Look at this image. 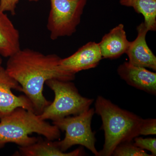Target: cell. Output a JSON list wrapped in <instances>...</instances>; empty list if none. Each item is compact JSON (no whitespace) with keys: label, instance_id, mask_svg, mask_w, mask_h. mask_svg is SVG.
I'll list each match as a JSON object with an SVG mask.
<instances>
[{"label":"cell","instance_id":"2","mask_svg":"<svg viewBox=\"0 0 156 156\" xmlns=\"http://www.w3.org/2000/svg\"><path fill=\"white\" fill-rule=\"evenodd\" d=\"M95 112L102 120L105 132L103 148L98 156H111L120 144L132 141L140 135L144 119L133 113L120 108L110 100L98 96Z\"/></svg>","mask_w":156,"mask_h":156},{"label":"cell","instance_id":"15","mask_svg":"<svg viewBox=\"0 0 156 156\" xmlns=\"http://www.w3.org/2000/svg\"><path fill=\"white\" fill-rule=\"evenodd\" d=\"M112 155L114 156H152L144 150L136 146L131 141L119 144L114 151Z\"/></svg>","mask_w":156,"mask_h":156},{"label":"cell","instance_id":"12","mask_svg":"<svg viewBox=\"0 0 156 156\" xmlns=\"http://www.w3.org/2000/svg\"><path fill=\"white\" fill-rule=\"evenodd\" d=\"M19 31L5 12L0 11V55L9 57L20 49Z\"/></svg>","mask_w":156,"mask_h":156},{"label":"cell","instance_id":"16","mask_svg":"<svg viewBox=\"0 0 156 156\" xmlns=\"http://www.w3.org/2000/svg\"><path fill=\"white\" fill-rule=\"evenodd\" d=\"M134 144L137 147L147 150L151 152V155H156V139L155 138H144L136 137L134 138Z\"/></svg>","mask_w":156,"mask_h":156},{"label":"cell","instance_id":"6","mask_svg":"<svg viewBox=\"0 0 156 156\" xmlns=\"http://www.w3.org/2000/svg\"><path fill=\"white\" fill-rule=\"evenodd\" d=\"M87 0H50L47 27L50 38L71 36L75 33Z\"/></svg>","mask_w":156,"mask_h":156},{"label":"cell","instance_id":"13","mask_svg":"<svg viewBox=\"0 0 156 156\" xmlns=\"http://www.w3.org/2000/svg\"><path fill=\"white\" fill-rule=\"evenodd\" d=\"M47 140H44L38 138L37 141L31 145L19 147V151L15 154L24 156H78L83 154L81 149L68 153L63 152L58 147L56 141Z\"/></svg>","mask_w":156,"mask_h":156},{"label":"cell","instance_id":"4","mask_svg":"<svg viewBox=\"0 0 156 156\" xmlns=\"http://www.w3.org/2000/svg\"><path fill=\"white\" fill-rule=\"evenodd\" d=\"M45 83L53 90L55 98L39 115L42 119L54 121L80 114L89 109L94 101L93 99L82 96L71 81L52 79Z\"/></svg>","mask_w":156,"mask_h":156},{"label":"cell","instance_id":"3","mask_svg":"<svg viewBox=\"0 0 156 156\" xmlns=\"http://www.w3.org/2000/svg\"><path fill=\"white\" fill-rule=\"evenodd\" d=\"M33 133L51 140L58 139L60 136V130L56 126L42 119L31 111L17 108L0 119V148L9 143L19 147L31 145L38 140L29 136Z\"/></svg>","mask_w":156,"mask_h":156},{"label":"cell","instance_id":"19","mask_svg":"<svg viewBox=\"0 0 156 156\" xmlns=\"http://www.w3.org/2000/svg\"><path fill=\"white\" fill-rule=\"evenodd\" d=\"M2 58L1 56L0 55V66H2Z\"/></svg>","mask_w":156,"mask_h":156},{"label":"cell","instance_id":"14","mask_svg":"<svg viewBox=\"0 0 156 156\" xmlns=\"http://www.w3.org/2000/svg\"><path fill=\"white\" fill-rule=\"evenodd\" d=\"M120 5L132 7L144 17V24L148 31L156 30V0H120Z\"/></svg>","mask_w":156,"mask_h":156},{"label":"cell","instance_id":"5","mask_svg":"<svg viewBox=\"0 0 156 156\" xmlns=\"http://www.w3.org/2000/svg\"><path fill=\"white\" fill-rule=\"evenodd\" d=\"M95 113L94 108H89L74 116H69L53 121V125L65 131L64 139L56 141L62 151L66 152L73 146L80 145L98 156V152L95 146L96 138L91 128V122Z\"/></svg>","mask_w":156,"mask_h":156},{"label":"cell","instance_id":"8","mask_svg":"<svg viewBox=\"0 0 156 156\" xmlns=\"http://www.w3.org/2000/svg\"><path fill=\"white\" fill-rule=\"evenodd\" d=\"M102 58L98 43L89 42L71 56L61 58L60 65L68 72L76 74L81 71L96 67Z\"/></svg>","mask_w":156,"mask_h":156},{"label":"cell","instance_id":"11","mask_svg":"<svg viewBox=\"0 0 156 156\" xmlns=\"http://www.w3.org/2000/svg\"><path fill=\"white\" fill-rule=\"evenodd\" d=\"M130 44L124 25L119 24L105 35L98 44L102 58L114 59L126 53Z\"/></svg>","mask_w":156,"mask_h":156},{"label":"cell","instance_id":"17","mask_svg":"<svg viewBox=\"0 0 156 156\" xmlns=\"http://www.w3.org/2000/svg\"><path fill=\"white\" fill-rule=\"evenodd\" d=\"M156 134V119H147L144 120L140 135H155Z\"/></svg>","mask_w":156,"mask_h":156},{"label":"cell","instance_id":"9","mask_svg":"<svg viewBox=\"0 0 156 156\" xmlns=\"http://www.w3.org/2000/svg\"><path fill=\"white\" fill-rule=\"evenodd\" d=\"M137 36L133 41L130 42L126 54L128 62L134 66L148 68L156 70V57L147 44L146 37L149 31L144 23L136 27Z\"/></svg>","mask_w":156,"mask_h":156},{"label":"cell","instance_id":"1","mask_svg":"<svg viewBox=\"0 0 156 156\" xmlns=\"http://www.w3.org/2000/svg\"><path fill=\"white\" fill-rule=\"evenodd\" d=\"M9 58L6 71L22 87V92L30 100L37 115L41 114L51 103L43 94L47 81H71L75 78V74L61 67V58L56 54L45 55L31 49H20Z\"/></svg>","mask_w":156,"mask_h":156},{"label":"cell","instance_id":"7","mask_svg":"<svg viewBox=\"0 0 156 156\" xmlns=\"http://www.w3.org/2000/svg\"><path fill=\"white\" fill-rule=\"evenodd\" d=\"M22 92V87L9 75L5 69L0 66V119L17 108H22L35 113L33 105L25 95H14L11 90Z\"/></svg>","mask_w":156,"mask_h":156},{"label":"cell","instance_id":"18","mask_svg":"<svg viewBox=\"0 0 156 156\" xmlns=\"http://www.w3.org/2000/svg\"><path fill=\"white\" fill-rule=\"evenodd\" d=\"M20 0H0V11H9L12 15L16 14V8ZM30 2H37L39 0H27Z\"/></svg>","mask_w":156,"mask_h":156},{"label":"cell","instance_id":"10","mask_svg":"<svg viewBox=\"0 0 156 156\" xmlns=\"http://www.w3.org/2000/svg\"><path fill=\"white\" fill-rule=\"evenodd\" d=\"M121 79L128 85L152 95L156 94V73L145 68L134 66L126 62L117 69Z\"/></svg>","mask_w":156,"mask_h":156}]
</instances>
